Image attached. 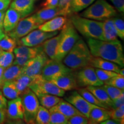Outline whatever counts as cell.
I'll use <instances>...</instances> for the list:
<instances>
[{
    "mask_svg": "<svg viewBox=\"0 0 124 124\" xmlns=\"http://www.w3.org/2000/svg\"><path fill=\"white\" fill-rule=\"evenodd\" d=\"M87 44L93 56L114 62L121 67L124 66L123 48L120 40L106 41L88 38Z\"/></svg>",
    "mask_w": 124,
    "mask_h": 124,
    "instance_id": "obj_1",
    "label": "cell"
},
{
    "mask_svg": "<svg viewBox=\"0 0 124 124\" xmlns=\"http://www.w3.org/2000/svg\"><path fill=\"white\" fill-rule=\"evenodd\" d=\"M93 57L87 44L80 38L63 59V63L76 71L89 66Z\"/></svg>",
    "mask_w": 124,
    "mask_h": 124,
    "instance_id": "obj_2",
    "label": "cell"
},
{
    "mask_svg": "<svg viewBox=\"0 0 124 124\" xmlns=\"http://www.w3.org/2000/svg\"><path fill=\"white\" fill-rule=\"evenodd\" d=\"M70 20L77 32L85 38L103 40V21L89 19L77 15L71 16Z\"/></svg>",
    "mask_w": 124,
    "mask_h": 124,
    "instance_id": "obj_3",
    "label": "cell"
},
{
    "mask_svg": "<svg viewBox=\"0 0 124 124\" xmlns=\"http://www.w3.org/2000/svg\"><path fill=\"white\" fill-rule=\"evenodd\" d=\"M60 33L61 36L57 47L55 58V60L58 61L63 60L75 43L80 38L77 31L70 20H67L62 27Z\"/></svg>",
    "mask_w": 124,
    "mask_h": 124,
    "instance_id": "obj_4",
    "label": "cell"
},
{
    "mask_svg": "<svg viewBox=\"0 0 124 124\" xmlns=\"http://www.w3.org/2000/svg\"><path fill=\"white\" fill-rule=\"evenodd\" d=\"M117 12L114 7L106 0H97L80 14V16L89 19L102 21L116 16Z\"/></svg>",
    "mask_w": 124,
    "mask_h": 124,
    "instance_id": "obj_5",
    "label": "cell"
},
{
    "mask_svg": "<svg viewBox=\"0 0 124 124\" xmlns=\"http://www.w3.org/2000/svg\"><path fill=\"white\" fill-rule=\"evenodd\" d=\"M24 108V119L27 124H35L40 103L36 94L29 88L20 95Z\"/></svg>",
    "mask_w": 124,
    "mask_h": 124,
    "instance_id": "obj_6",
    "label": "cell"
},
{
    "mask_svg": "<svg viewBox=\"0 0 124 124\" xmlns=\"http://www.w3.org/2000/svg\"><path fill=\"white\" fill-rule=\"evenodd\" d=\"M29 88L36 95L46 94L62 97H64L66 92L56 86L54 83L45 79L41 75L35 76L33 80L29 85Z\"/></svg>",
    "mask_w": 124,
    "mask_h": 124,
    "instance_id": "obj_7",
    "label": "cell"
},
{
    "mask_svg": "<svg viewBox=\"0 0 124 124\" xmlns=\"http://www.w3.org/2000/svg\"><path fill=\"white\" fill-rule=\"evenodd\" d=\"M74 71L66 66L62 61L49 59L44 65L41 71V75L45 79L51 80Z\"/></svg>",
    "mask_w": 124,
    "mask_h": 124,
    "instance_id": "obj_8",
    "label": "cell"
},
{
    "mask_svg": "<svg viewBox=\"0 0 124 124\" xmlns=\"http://www.w3.org/2000/svg\"><path fill=\"white\" fill-rule=\"evenodd\" d=\"M39 25L40 24L33 15L20 20L16 27L8 33V35L15 40H18L32 31L38 29Z\"/></svg>",
    "mask_w": 124,
    "mask_h": 124,
    "instance_id": "obj_9",
    "label": "cell"
},
{
    "mask_svg": "<svg viewBox=\"0 0 124 124\" xmlns=\"http://www.w3.org/2000/svg\"><path fill=\"white\" fill-rule=\"evenodd\" d=\"M77 80L79 87L87 86H101L103 82L99 79L95 68L88 66L82 68L77 72Z\"/></svg>",
    "mask_w": 124,
    "mask_h": 124,
    "instance_id": "obj_10",
    "label": "cell"
},
{
    "mask_svg": "<svg viewBox=\"0 0 124 124\" xmlns=\"http://www.w3.org/2000/svg\"><path fill=\"white\" fill-rule=\"evenodd\" d=\"M58 34V31L44 32L40 29H35L18 41V44L28 46H36L41 44L46 40Z\"/></svg>",
    "mask_w": 124,
    "mask_h": 124,
    "instance_id": "obj_11",
    "label": "cell"
},
{
    "mask_svg": "<svg viewBox=\"0 0 124 124\" xmlns=\"http://www.w3.org/2000/svg\"><path fill=\"white\" fill-rule=\"evenodd\" d=\"M49 59V58L44 51H41L35 57L31 58L27 64L23 67L21 74H25L29 77L41 75L44 65Z\"/></svg>",
    "mask_w": 124,
    "mask_h": 124,
    "instance_id": "obj_12",
    "label": "cell"
},
{
    "mask_svg": "<svg viewBox=\"0 0 124 124\" xmlns=\"http://www.w3.org/2000/svg\"><path fill=\"white\" fill-rule=\"evenodd\" d=\"M64 100L73 105L78 110L88 118L90 111L94 108L98 106L87 101L77 91H72L65 97Z\"/></svg>",
    "mask_w": 124,
    "mask_h": 124,
    "instance_id": "obj_13",
    "label": "cell"
},
{
    "mask_svg": "<svg viewBox=\"0 0 124 124\" xmlns=\"http://www.w3.org/2000/svg\"><path fill=\"white\" fill-rule=\"evenodd\" d=\"M50 82L65 91H72L79 88L77 83V72H75V70L56 78Z\"/></svg>",
    "mask_w": 124,
    "mask_h": 124,
    "instance_id": "obj_14",
    "label": "cell"
},
{
    "mask_svg": "<svg viewBox=\"0 0 124 124\" xmlns=\"http://www.w3.org/2000/svg\"><path fill=\"white\" fill-rule=\"evenodd\" d=\"M7 114L12 120H23L24 108L21 97L10 100L7 103Z\"/></svg>",
    "mask_w": 124,
    "mask_h": 124,
    "instance_id": "obj_15",
    "label": "cell"
},
{
    "mask_svg": "<svg viewBox=\"0 0 124 124\" xmlns=\"http://www.w3.org/2000/svg\"><path fill=\"white\" fill-rule=\"evenodd\" d=\"M37 0H13L10 2V8L15 9L21 15L22 18L27 16L33 11Z\"/></svg>",
    "mask_w": 124,
    "mask_h": 124,
    "instance_id": "obj_16",
    "label": "cell"
},
{
    "mask_svg": "<svg viewBox=\"0 0 124 124\" xmlns=\"http://www.w3.org/2000/svg\"><path fill=\"white\" fill-rule=\"evenodd\" d=\"M34 16H35V18H36L39 24L41 25L46 21L52 19L55 17L59 16H66V15L63 10H60L57 7L54 8H43L42 9L37 12Z\"/></svg>",
    "mask_w": 124,
    "mask_h": 124,
    "instance_id": "obj_17",
    "label": "cell"
},
{
    "mask_svg": "<svg viewBox=\"0 0 124 124\" xmlns=\"http://www.w3.org/2000/svg\"><path fill=\"white\" fill-rule=\"evenodd\" d=\"M21 15L15 9L9 8L7 10L4 19V30L5 33H9L16 27L21 18Z\"/></svg>",
    "mask_w": 124,
    "mask_h": 124,
    "instance_id": "obj_18",
    "label": "cell"
},
{
    "mask_svg": "<svg viewBox=\"0 0 124 124\" xmlns=\"http://www.w3.org/2000/svg\"><path fill=\"white\" fill-rule=\"evenodd\" d=\"M67 20V19L65 16H59L55 17L40 25L38 29L44 32H50L58 31L62 28Z\"/></svg>",
    "mask_w": 124,
    "mask_h": 124,
    "instance_id": "obj_19",
    "label": "cell"
},
{
    "mask_svg": "<svg viewBox=\"0 0 124 124\" xmlns=\"http://www.w3.org/2000/svg\"><path fill=\"white\" fill-rule=\"evenodd\" d=\"M110 110L100 106L94 108L90 112L88 118L89 124H101L106 120L110 118Z\"/></svg>",
    "mask_w": 124,
    "mask_h": 124,
    "instance_id": "obj_20",
    "label": "cell"
},
{
    "mask_svg": "<svg viewBox=\"0 0 124 124\" xmlns=\"http://www.w3.org/2000/svg\"><path fill=\"white\" fill-rule=\"evenodd\" d=\"M89 66L94 68H96V69L111 71L113 72H117L118 74H119L120 69L122 68L120 66L114 62L108 61V60L103 59L101 58L94 56L91 59Z\"/></svg>",
    "mask_w": 124,
    "mask_h": 124,
    "instance_id": "obj_21",
    "label": "cell"
},
{
    "mask_svg": "<svg viewBox=\"0 0 124 124\" xmlns=\"http://www.w3.org/2000/svg\"><path fill=\"white\" fill-rule=\"evenodd\" d=\"M51 108L62 113L68 119L76 115H83L73 105L63 99H60V101L55 106Z\"/></svg>",
    "mask_w": 124,
    "mask_h": 124,
    "instance_id": "obj_22",
    "label": "cell"
},
{
    "mask_svg": "<svg viewBox=\"0 0 124 124\" xmlns=\"http://www.w3.org/2000/svg\"><path fill=\"white\" fill-rule=\"evenodd\" d=\"M60 36L61 33H60L55 36L46 40L41 44L43 51L50 59L55 60L56 52Z\"/></svg>",
    "mask_w": 124,
    "mask_h": 124,
    "instance_id": "obj_23",
    "label": "cell"
},
{
    "mask_svg": "<svg viewBox=\"0 0 124 124\" xmlns=\"http://www.w3.org/2000/svg\"><path fill=\"white\" fill-rule=\"evenodd\" d=\"M86 89L93 93V94L103 105L109 109H112L113 101L108 95V93L101 86H87Z\"/></svg>",
    "mask_w": 124,
    "mask_h": 124,
    "instance_id": "obj_24",
    "label": "cell"
},
{
    "mask_svg": "<svg viewBox=\"0 0 124 124\" xmlns=\"http://www.w3.org/2000/svg\"><path fill=\"white\" fill-rule=\"evenodd\" d=\"M13 51L15 56H25L28 58H33L43 51V48L41 44L32 47L20 45L17 47H15Z\"/></svg>",
    "mask_w": 124,
    "mask_h": 124,
    "instance_id": "obj_25",
    "label": "cell"
},
{
    "mask_svg": "<svg viewBox=\"0 0 124 124\" xmlns=\"http://www.w3.org/2000/svg\"><path fill=\"white\" fill-rule=\"evenodd\" d=\"M103 40L106 41H114L118 40L113 18L103 21Z\"/></svg>",
    "mask_w": 124,
    "mask_h": 124,
    "instance_id": "obj_26",
    "label": "cell"
},
{
    "mask_svg": "<svg viewBox=\"0 0 124 124\" xmlns=\"http://www.w3.org/2000/svg\"><path fill=\"white\" fill-rule=\"evenodd\" d=\"M23 69V67L15 64H12L6 68L3 74V82L13 81L16 79L22 74Z\"/></svg>",
    "mask_w": 124,
    "mask_h": 124,
    "instance_id": "obj_27",
    "label": "cell"
},
{
    "mask_svg": "<svg viewBox=\"0 0 124 124\" xmlns=\"http://www.w3.org/2000/svg\"><path fill=\"white\" fill-rule=\"evenodd\" d=\"M36 96L38 98L40 105L48 110L55 106L61 99L58 96L51 95V94H38Z\"/></svg>",
    "mask_w": 124,
    "mask_h": 124,
    "instance_id": "obj_28",
    "label": "cell"
},
{
    "mask_svg": "<svg viewBox=\"0 0 124 124\" xmlns=\"http://www.w3.org/2000/svg\"><path fill=\"white\" fill-rule=\"evenodd\" d=\"M1 89L3 95L9 100L16 98L21 95L13 81L4 82Z\"/></svg>",
    "mask_w": 124,
    "mask_h": 124,
    "instance_id": "obj_29",
    "label": "cell"
},
{
    "mask_svg": "<svg viewBox=\"0 0 124 124\" xmlns=\"http://www.w3.org/2000/svg\"><path fill=\"white\" fill-rule=\"evenodd\" d=\"M35 77H29L25 74H21L16 79L13 80L15 86H16L20 94H21L28 88H29V85L33 80Z\"/></svg>",
    "mask_w": 124,
    "mask_h": 124,
    "instance_id": "obj_30",
    "label": "cell"
},
{
    "mask_svg": "<svg viewBox=\"0 0 124 124\" xmlns=\"http://www.w3.org/2000/svg\"><path fill=\"white\" fill-rule=\"evenodd\" d=\"M95 0H71L70 5V12L75 13L81 12L93 4Z\"/></svg>",
    "mask_w": 124,
    "mask_h": 124,
    "instance_id": "obj_31",
    "label": "cell"
},
{
    "mask_svg": "<svg viewBox=\"0 0 124 124\" xmlns=\"http://www.w3.org/2000/svg\"><path fill=\"white\" fill-rule=\"evenodd\" d=\"M78 92L80 95L82 96L87 101L90 102V103H92L93 105H95L96 106L101 107V108L109 109L108 107L102 103L100 101L98 100V99L93 94V93L90 92L89 90H87L86 87H79L78 89Z\"/></svg>",
    "mask_w": 124,
    "mask_h": 124,
    "instance_id": "obj_32",
    "label": "cell"
},
{
    "mask_svg": "<svg viewBox=\"0 0 124 124\" xmlns=\"http://www.w3.org/2000/svg\"><path fill=\"white\" fill-rule=\"evenodd\" d=\"M50 114L48 109L40 105L35 119V124H49Z\"/></svg>",
    "mask_w": 124,
    "mask_h": 124,
    "instance_id": "obj_33",
    "label": "cell"
},
{
    "mask_svg": "<svg viewBox=\"0 0 124 124\" xmlns=\"http://www.w3.org/2000/svg\"><path fill=\"white\" fill-rule=\"evenodd\" d=\"M16 44V40L6 34L4 38L0 39V48L3 51L13 52Z\"/></svg>",
    "mask_w": 124,
    "mask_h": 124,
    "instance_id": "obj_34",
    "label": "cell"
},
{
    "mask_svg": "<svg viewBox=\"0 0 124 124\" xmlns=\"http://www.w3.org/2000/svg\"><path fill=\"white\" fill-rule=\"evenodd\" d=\"M50 114V119H49V124H67V118L52 108L49 109Z\"/></svg>",
    "mask_w": 124,
    "mask_h": 124,
    "instance_id": "obj_35",
    "label": "cell"
},
{
    "mask_svg": "<svg viewBox=\"0 0 124 124\" xmlns=\"http://www.w3.org/2000/svg\"><path fill=\"white\" fill-rule=\"evenodd\" d=\"M15 59L13 52L3 51L0 55V67L6 69L11 66Z\"/></svg>",
    "mask_w": 124,
    "mask_h": 124,
    "instance_id": "obj_36",
    "label": "cell"
},
{
    "mask_svg": "<svg viewBox=\"0 0 124 124\" xmlns=\"http://www.w3.org/2000/svg\"><path fill=\"white\" fill-rule=\"evenodd\" d=\"M110 118L118 122L119 124L124 123V104L121 105L119 108L110 110Z\"/></svg>",
    "mask_w": 124,
    "mask_h": 124,
    "instance_id": "obj_37",
    "label": "cell"
},
{
    "mask_svg": "<svg viewBox=\"0 0 124 124\" xmlns=\"http://www.w3.org/2000/svg\"><path fill=\"white\" fill-rule=\"evenodd\" d=\"M104 89L106 93H108V95L110 98L111 100L114 101L119 97L122 94L124 93V89H120L116 87L110 86V85L103 84L101 86Z\"/></svg>",
    "mask_w": 124,
    "mask_h": 124,
    "instance_id": "obj_38",
    "label": "cell"
},
{
    "mask_svg": "<svg viewBox=\"0 0 124 124\" xmlns=\"http://www.w3.org/2000/svg\"><path fill=\"white\" fill-rule=\"evenodd\" d=\"M103 84L116 87L120 89H124V76L118 74L117 75L105 82Z\"/></svg>",
    "mask_w": 124,
    "mask_h": 124,
    "instance_id": "obj_39",
    "label": "cell"
},
{
    "mask_svg": "<svg viewBox=\"0 0 124 124\" xmlns=\"http://www.w3.org/2000/svg\"><path fill=\"white\" fill-rule=\"evenodd\" d=\"M95 71L99 79L101 80L102 82H103V83L107 81L108 80L110 79L111 78L114 77V76L117 75L118 74L117 72H113V71L105 70L100 69H96V68H95Z\"/></svg>",
    "mask_w": 124,
    "mask_h": 124,
    "instance_id": "obj_40",
    "label": "cell"
},
{
    "mask_svg": "<svg viewBox=\"0 0 124 124\" xmlns=\"http://www.w3.org/2000/svg\"><path fill=\"white\" fill-rule=\"evenodd\" d=\"M116 33L118 37L121 39H124V21L122 18L118 17H113Z\"/></svg>",
    "mask_w": 124,
    "mask_h": 124,
    "instance_id": "obj_41",
    "label": "cell"
},
{
    "mask_svg": "<svg viewBox=\"0 0 124 124\" xmlns=\"http://www.w3.org/2000/svg\"><path fill=\"white\" fill-rule=\"evenodd\" d=\"M89 119L84 115H76L69 118L67 124H87Z\"/></svg>",
    "mask_w": 124,
    "mask_h": 124,
    "instance_id": "obj_42",
    "label": "cell"
},
{
    "mask_svg": "<svg viewBox=\"0 0 124 124\" xmlns=\"http://www.w3.org/2000/svg\"><path fill=\"white\" fill-rule=\"evenodd\" d=\"M71 0H59L58 7L60 10H63L66 16L70 15V5Z\"/></svg>",
    "mask_w": 124,
    "mask_h": 124,
    "instance_id": "obj_43",
    "label": "cell"
},
{
    "mask_svg": "<svg viewBox=\"0 0 124 124\" xmlns=\"http://www.w3.org/2000/svg\"><path fill=\"white\" fill-rule=\"evenodd\" d=\"M31 58L25 56H16V58L14 59L12 64L18 65V66L24 67L27 64L28 62Z\"/></svg>",
    "mask_w": 124,
    "mask_h": 124,
    "instance_id": "obj_44",
    "label": "cell"
},
{
    "mask_svg": "<svg viewBox=\"0 0 124 124\" xmlns=\"http://www.w3.org/2000/svg\"><path fill=\"white\" fill-rule=\"evenodd\" d=\"M113 4L116 10L120 12V13H123L124 12V0H110Z\"/></svg>",
    "mask_w": 124,
    "mask_h": 124,
    "instance_id": "obj_45",
    "label": "cell"
},
{
    "mask_svg": "<svg viewBox=\"0 0 124 124\" xmlns=\"http://www.w3.org/2000/svg\"><path fill=\"white\" fill-rule=\"evenodd\" d=\"M59 0H46L41 4V7L44 8H54L58 7Z\"/></svg>",
    "mask_w": 124,
    "mask_h": 124,
    "instance_id": "obj_46",
    "label": "cell"
},
{
    "mask_svg": "<svg viewBox=\"0 0 124 124\" xmlns=\"http://www.w3.org/2000/svg\"><path fill=\"white\" fill-rule=\"evenodd\" d=\"M124 103V93L122 94L120 97H118L115 100L113 101L112 108H119L121 105Z\"/></svg>",
    "mask_w": 124,
    "mask_h": 124,
    "instance_id": "obj_47",
    "label": "cell"
},
{
    "mask_svg": "<svg viewBox=\"0 0 124 124\" xmlns=\"http://www.w3.org/2000/svg\"><path fill=\"white\" fill-rule=\"evenodd\" d=\"M12 0H0V11L6 10L10 5Z\"/></svg>",
    "mask_w": 124,
    "mask_h": 124,
    "instance_id": "obj_48",
    "label": "cell"
},
{
    "mask_svg": "<svg viewBox=\"0 0 124 124\" xmlns=\"http://www.w3.org/2000/svg\"><path fill=\"white\" fill-rule=\"evenodd\" d=\"M7 100L3 95L2 92L0 90V108H7Z\"/></svg>",
    "mask_w": 124,
    "mask_h": 124,
    "instance_id": "obj_49",
    "label": "cell"
},
{
    "mask_svg": "<svg viewBox=\"0 0 124 124\" xmlns=\"http://www.w3.org/2000/svg\"><path fill=\"white\" fill-rule=\"evenodd\" d=\"M6 114H7V109L0 108V124H4L5 121Z\"/></svg>",
    "mask_w": 124,
    "mask_h": 124,
    "instance_id": "obj_50",
    "label": "cell"
},
{
    "mask_svg": "<svg viewBox=\"0 0 124 124\" xmlns=\"http://www.w3.org/2000/svg\"><path fill=\"white\" fill-rule=\"evenodd\" d=\"M5 10H2L0 11V29L4 31V26H3V24H4V19L5 15Z\"/></svg>",
    "mask_w": 124,
    "mask_h": 124,
    "instance_id": "obj_51",
    "label": "cell"
},
{
    "mask_svg": "<svg viewBox=\"0 0 124 124\" xmlns=\"http://www.w3.org/2000/svg\"><path fill=\"white\" fill-rule=\"evenodd\" d=\"M101 124H119V123L117 121H116L113 120V119L111 120V119L109 118V119H108V120H106L102 122Z\"/></svg>",
    "mask_w": 124,
    "mask_h": 124,
    "instance_id": "obj_52",
    "label": "cell"
},
{
    "mask_svg": "<svg viewBox=\"0 0 124 124\" xmlns=\"http://www.w3.org/2000/svg\"><path fill=\"white\" fill-rule=\"evenodd\" d=\"M5 69L2 67H0V85H1V86H2L3 84H4V82H3L2 80V77Z\"/></svg>",
    "mask_w": 124,
    "mask_h": 124,
    "instance_id": "obj_53",
    "label": "cell"
},
{
    "mask_svg": "<svg viewBox=\"0 0 124 124\" xmlns=\"http://www.w3.org/2000/svg\"><path fill=\"white\" fill-rule=\"evenodd\" d=\"M5 35V33H4L3 30H1V29H0V39H2V38H4Z\"/></svg>",
    "mask_w": 124,
    "mask_h": 124,
    "instance_id": "obj_54",
    "label": "cell"
},
{
    "mask_svg": "<svg viewBox=\"0 0 124 124\" xmlns=\"http://www.w3.org/2000/svg\"><path fill=\"white\" fill-rule=\"evenodd\" d=\"M119 74H120V75L124 76V69L123 67H122V69H120V72H119Z\"/></svg>",
    "mask_w": 124,
    "mask_h": 124,
    "instance_id": "obj_55",
    "label": "cell"
},
{
    "mask_svg": "<svg viewBox=\"0 0 124 124\" xmlns=\"http://www.w3.org/2000/svg\"><path fill=\"white\" fill-rule=\"evenodd\" d=\"M2 51H3V50L1 48H0V55H1V54H2Z\"/></svg>",
    "mask_w": 124,
    "mask_h": 124,
    "instance_id": "obj_56",
    "label": "cell"
},
{
    "mask_svg": "<svg viewBox=\"0 0 124 124\" xmlns=\"http://www.w3.org/2000/svg\"><path fill=\"white\" fill-rule=\"evenodd\" d=\"M1 87H2V86H1V85H0V89H1Z\"/></svg>",
    "mask_w": 124,
    "mask_h": 124,
    "instance_id": "obj_57",
    "label": "cell"
}]
</instances>
